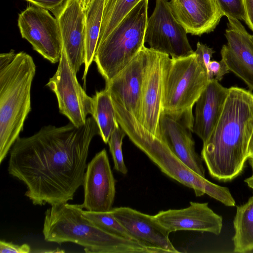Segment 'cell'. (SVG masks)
I'll use <instances>...</instances> for the list:
<instances>
[{"instance_id":"obj_1","label":"cell","mask_w":253,"mask_h":253,"mask_svg":"<svg viewBox=\"0 0 253 253\" xmlns=\"http://www.w3.org/2000/svg\"><path fill=\"white\" fill-rule=\"evenodd\" d=\"M98 134L92 116L80 127L71 122L43 126L16 140L10 149L8 173L25 185V196L34 205L67 203L83 184L89 147Z\"/></svg>"},{"instance_id":"obj_2","label":"cell","mask_w":253,"mask_h":253,"mask_svg":"<svg viewBox=\"0 0 253 253\" xmlns=\"http://www.w3.org/2000/svg\"><path fill=\"white\" fill-rule=\"evenodd\" d=\"M253 133V94L231 86L221 115L201 151L211 176L225 182L242 173Z\"/></svg>"},{"instance_id":"obj_3","label":"cell","mask_w":253,"mask_h":253,"mask_svg":"<svg viewBox=\"0 0 253 253\" xmlns=\"http://www.w3.org/2000/svg\"><path fill=\"white\" fill-rule=\"evenodd\" d=\"M36 72L33 59L26 52L11 50L0 54V164L19 137L31 111Z\"/></svg>"},{"instance_id":"obj_4","label":"cell","mask_w":253,"mask_h":253,"mask_svg":"<svg viewBox=\"0 0 253 253\" xmlns=\"http://www.w3.org/2000/svg\"><path fill=\"white\" fill-rule=\"evenodd\" d=\"M81 205L62 203L45 212L42 233L48 242H71L92 253H157L139 243L110 234L95 225L83 213Z\"/></svg>"},{"instance_id":"obj_5","label":"cell","mask_w":253,"mask_h":253,"mask_svg":"<svg viewBox=\"0 0 253 253\" xmlns=\"http://www.w3.org/2000/svg\"><path fill=\"white\" fill-rule=\"evenodd\" d=\"M115 109L120 127L163 173L192 189L197 197L207 194L226 206H235L228 188L213 183L193 171L173 154L162 138L151 134L122 105L116 104Z\"/></svg>"},{"instance_id":"obj_6","label":"cell","mask_w":253,"mask_h":253,"mask_svg":"<svg viewBox=\"0 0 253 253\" xmlns=\"http://www.w3.org/2000/svg\"><path fill=\"white\" fill-rule=\"evenodd\" d=\"M149 0H141L96 48L93 61L106 83L124 69L144 46Z\"/></svg>"},{"instance_id":"obj_7","label":"cell","mask_w":253,"mask_h":253,"mask_svg":"<svg viewBox=\"0 0 253 253\" xmlns=\"http://www.w3.org/2000/svg\"><path fill=\"white\" fill-rule=\"evenodd\" d=\"M210 80L206 67L195 52L177 59L165 54L162 71V111L193 109Z\"/></svg>"},{"instance_id":"obj_8","label":"cell","mask_w":253,"mask_h":253,"mask_svg":"<svg viewBox=\"0 0 253 253\" xmlns=\"http://www.w3.org/2000/svg\"><path fill=\"white\" fill-rule=\"evenodd\" d=\"M184 28L175 18L168 0H156L154 9L148 17L144 42L149 48L177 59L194 52Z\"/></svg>"},{"instance_id":"obj_9","label":"cell","mask_w":253,"mask_h":253,"mask_svg":"<svg viewBox=\"0 0 253 253\" xmlns=\"http://www.w3.org/2000/svg\"><path fill=\"white\" fill-rule=\"evenodd\" d=\"M76 75L63 48L57 70L46 85L55 94L59 112L80 127L92 113L93 98L79 84Z\"/></svg>"},{"instance_id":"obj_10","label":"cell","mask_w":253,"mask_h":253,"mask_svg":"<svg viewBox=\"0 0 253 253\" xmlns=\"http://www.w3.org/2000/svg\"><path fill=\"white\" fill-rule=\"evenodd\" d=\"M18 26L22 37L35 50L51 63L59 61L63 48L60 30L48 10L27 6L18 15Z\"/></svg>"},{"instance_id":"obj_11","label":"cell","mask_w":253,"mask_h":253,"mask_svg":"<svg viewBox=\"0 0 253 253\" xmlns=\"http://www.w3.org/2000/svg\"><path fill=\"white\" fill-rule=\"evenodd\" d=\"M194 123L192 109L172 113L162 111L160 134L174 154L193 171L205 177L202 159L195 151L192 135Z\"/></svg>"},{"instance_id":"obj_12","label":"cell","mask_w":253,"mask_h":253,"mask_svg":"<svg viewBox=\"0 0 253 253\" xmlns=\"http://www.w3.org/2000/svg\"><path fill=\"white\" fill-rule=\"evenodd\" d=\"M115 184L108 155L104 149L87 165L83 184V208L93 212L111 211L115 197Z\"/></svg>"},{"instance_id":"obj_13","label":"cell","mask_w":253,"mask_h":253,"mask_svg":"<svg viewBox=\"0 0 253 253\" xmlns=\"http://www.w3.org/2000/svg\"><path fill=\"white\" fill-rule=\"evenodd\" d=\"M149 48L145 45L127 65L106 83L111 98L121 104L140 122L141 93Z\"/></svg>"},{"instance_id":"obj_14","label":"cell","mask_w":253,"mask_h":253,"mask_svg":"<svg viewBox=\"0 0 253 253\" xmlns=\"http://www.w3.org/2000/svg\"><path fill=\"white\" fill-rule=\"evenodd\" d=\"M111 212L133 240L157 253H179L169 239L170 232L155 216L129 207L113 208Z\"/></svg>"},{"instance_id":"obj_15","label":"cell","mask_w":253,"mask_h":253,"mask_svg":"<svg viewBox=\"0 0 253 253\" xmlns=\"http://www.w3.org/2000/svg\"><path fill=\"white\" fill-rule=\"evenodd\" d=\"M51 11L59 24L63 48L77 74L84 63V10L80 0H65Z\"/></svg>"},{"instance_id":"obj_16","label":"cell","mask_w":253,"mask_h":253,"mask_svg":"<svg viewBox=\"0 0 253 253\" xmlns=\"http://www.w3.org/2000/svg\"><path fill=\"white\" fill-rule=\"evenodd\" d=\"M225 36L227 43L223 45L222 60L230 71L241 79L253 90V42L240 20L227 17Z\"/></svg>"},{"instance_id":"obj_17","label":"cell","mask_w":253,"mask_h":253,"mask_svg":"<svg viewBox=\"0 0 253 253\" xmlns=\"http://www.w3.org/2000/svg\"><path fill=\"white\" fill-rule=\"evenodd\" d=\"M164 53L149 48L142 88L140 123L151 134L160 138L159 122L162 108V71Z\"/></svg>"},{"instance_id":"obj_18","label":"cell","mask_w":253,"mask_h":253,"mask_svg":"<svg viewBox=\"0 0 253 253\" xmlns=\"http://www.w3.org/2000/svg\"><path fill=\"white\" fill-rule=\"evenodd\" d=\"M170 233L191 230L220 234L222 217L208 206V203L190 202L189 207L181 209L161 211L154 215Z\"/></svg>"},{"instance_id":"obj_19","label":"cell","mask_w":253,"mask_h":253,"mask_svg":"<svg viewBox=\"0 0 253 253\" xmlns=\"http://www.w3.org/2000/svg\"><path fill=\"white\" fill-rule=\"evenodd\" d=\"M169 2L176 19L192 35L213 31L224 16L217 0H170Z\"/></svg>"},{"instance_id":"obj_20","label":"cell","mask_w":253,"mask_h":253,"mask_svg":"<svg viewBox=\"0 0 253 253\" xmlns=\"http://www.w3.org/2000/svg\"><path fill=\"white\" fill-rule=\"evenodd\" d=\"M229 88L215 79L210 80L196 102L193 131L205 142L223 111Z\"/></svg>"},{"instance_id":"obj_21","label":"cell","mask_w":253,"mask_h":253,"mask_svg":"<svg viewBox=\"0 0 253 253\" xmlns=\"http://www.w3.org/2000/svg\"><path fill=\"white\" fill-rule=\"evenodd\" d=\"M105 0H92L84 10L85 59L82 79L85 81L93 61L101 26Z\"/></svg>"},{"instance_id":"obj_22","label":"cell","mask_w":253,"mask_h":253,"mask_svg":"<svg viewBox=\"0 0 253 253\" xmlns=\"http://www.w3.org/2000/svg\"><path fill=\"white\" fill-rule=\"evenodd\" d=\"M233 225L234 252L243 253L253 251V196L245 204L236 207Z\"/></svg>"},{"instance_id":"obj_23","label":"cell","mask_w":253,"mask_h":253,"mask_svg":"<svg viewBox=\"0 0 253 253\" xmlns=\"http://www.w3.org/2000/svg\"><path fill=\"white\" fill-rule=\"evenodd\" d=\"M92 98L91 116L96 122L99 135L103 142L108 143L111 134L115 128L119 126L111 96L105 88L96 91Z\"/></svg>"},{"instance_id":"obj_24","label":"cell","mask_w":253,"mask_h":253,"mask_svg":"<svg viewBox=\"0 0 253 253\" xmlns=\"http://www.w3.org/2000/svg\"><path fill=\"white\" fill-rule=\"evenodd\" d=\"M141 0H105L97 45Z\"/></svg>"},{"instance_id":"obj_25","label":"cell","mask_w":253,"mask_h":253,"mask_svg":"<svg viewBox=\"0 0 253 253\" xmlns=\"http://www.w3.org/2000/svg\"><path fill=\"white\" fill-rule=\"evenodd\" d=\"M83 213L95 225L103 231L121 238L134 241L125 228L114 217L111 211L100 212L84 210Z\"/></svg>"},{"instance_id":"obj_26","label":"cell","mask_w":253,"mask_h":253,"mask_svg":"<svg viewBox=\"0 0 253 253\" xmlns=\"http://www.w3.org/2000/svg\"><path fill=\"white\" fill-rule=\"evenodd\" d=\"M126 135L125 131L119 126L115 128L108 142L114 162V168L124 174L127 172L122 152L123 140Z\"/></svg>"},{"instance_id":"obj_27","label":"cell","mask_w":253,"mask_h":253,"mask_svg":"<svg viewBox=\"0 0 253 253\" xmlns=\"http://www.w3.org/2000/svg\"><path fill=\"white\" fill-rule=\"evenodd\" d=\"M217 1L224 16L245 21L243 0H217Z\"/></svg>"},{"instance_id":"obj_28","label":"cell","mask_w":253,"mask_h":253,"mask_svg":"<svg viewBox=\"0 0 253 253\" xmlns=\"http://www.w3.org/2000/svg\"><path fill=\"white\" fill-rule=\"evenodd\" d=\"M230 72L225 63L221 59L217 61H211L207 69V73L209 80L215 79L220 81L224 75Z\"/></svg>"},{"instance_id":"obj_29","label":"cell","mask_w":253,"mask_h":253,"mask_svg":"<svg viewBox=\"0 0 253 253\" xmlns=\"http://www.w3.org/2000/svg\"><path fill=\"white\" fill-rule=\"evenodd\" d=\"M194 52L197 55L200 61L207 70L209 64L211 61V59L215 51L212 48L210 47L206 44L198 42L196 50Z\"/></svg>"},{"instance_id":"obj_30","label":"cell","mask_w":253,"mask_h":253,"mask_svg":"<svg viewBox=\"0 0 253 253\" xmlns=\"http://www.w3.org/2000/svg\"><path fill=\"white\" fill-rule=\"evenodd\" d=\"M30 252L31 248L27 244L18 245L14 244L11 242L0 241V253H29Z\"/></svg>"},{"instance_id":"obj_31","label":"cell","mask_w":253,"mask_h":253,"mask_svg":"<svg viewBox=\"0 0 253 253\" xmlns=\"http://www.w3.org/2000/svg\"><path fill=\"white\" fill-rule=\"evenodd\" d=\"M32 5L52 11L61 6L65 0H24Z\"/></svg>"},{"instance_id":"obj_32","label":"cell","mask_w":253,"mask_h":253,"mask_svg":"<svg viewBox=\"0 0 253 253\" xmlns=\"http://www.w3.org/2000/svg\"><path fill=\"white\" fill-rule=\"evenodd\" d=\"M245 12V22L253 31V0H243Z\"/></svg>"},{"instance_id":"obj_33","label":"cell","mask_w":253,"mask_h":253,"mask_svg":"<svg viewBox=\"0 0 253 253\" xmlns=\"http://www.w3.org/2000/svg\"><path fill=\"white\" fill-rule=\"evenodd\" d=\"M248 159L249 160V164L252 169V174L251 176L246 178L245 180V182L250 188L253 190V158L250 156Z\"/></svg>"},{"instance_id":"obj_34","label":"cell","mask_w":253,"mask_h":253,"mask_svg":"<svg viewBox=\"0 0 253 253\" xmlns=\"http://www.w3.org/2000/svg\"><path fill=\"white\" fill-rule=\"evenodd\" d=\"M249 156L253 155V133L251 137V140H250V144H249Z\"/></svg>"},{"instance_id":"obj_35","label":"cell","mask_w":253,"mask_h":253,"mask_svg":"<svg viewBox=\"0 0 253 253\" xmlns=\"http://www.w3.org/2000/svg\"><path fill=\"white\" fill-rule=\"evenodd\" d=\"M81 4L83 7L84 9L85 10L92 0H80Z\"/></svg>"},{"instance_id":"obj_36","label":"cell","mask_w":253,"mask_h":253,"mask_svg":"<svg viewBox=\"0 0 253 253\" xmlns=\"http://www.w3.org/2000/svg\"><path fill=\"white\" fill-rule=\"evenodd\" d=\"M251 39H252V42H253V35H251Z\"/></svg>"},{"instance_id":"obj_37","label":"cell","mask_w":253,"mask_h":253,"mask_svg":"<svg viewBox=\"0 0 253 253\" xmlns=\"http://www.w3.org/2000/svg\"><path fill=\"white\" fill-rule=\"evenodd\" d=\"M250 156V157H253V155H251V156ZM250 156H249V157H250Z\"/></svg>"}]
</instances>
